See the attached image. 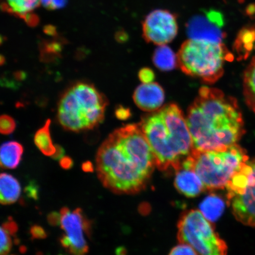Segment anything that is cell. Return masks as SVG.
<instances>
[{"mask_svg": "<svg viewBox=\"0 0 255 255\" xmlns=\"http://www.w3.org/2000/svg\"><path fill=\"white\" fill-rule=\"evenodd\" d=\"M1 162H0V167H1Z\"/></svg>", "mask_w": 255, "mask_h": 255, "instance_id": "cell-40", "label": "cell"}, {"mask_svg": "<svg viewBox=\"0 0 255 255\" xmlns=\"http://www.w3.org/2000/svg\"><path fill=\"white\" fill-rule=\"evenodd\" d=\"M6 59L4 55L0 54V66H2L5 65L6 63Z\"/></svg>", "mask_w": 255, "mask_h": 255, "instance_id": "cell-38", "label": "cell"}, {"mask_svg": "<svg viewBox=\"0 0 255 255\" xmlns=\"http://www.w3.org/2000/svg\"><path fill=\"white\" fill-rule=\"evenodd\" d=\"M177 64L186 75L213 84L222 77L226 62L234 56L224 44L189 39L177 54Z\"/></svg>", "mask_w": 255, "mask_h": 255, "instance_id": "cell-6", "label": "cell"}, {"mask_svg": "<svg viewBox=\"0 0 255 255\" xmlns=\"http://www.w3.org/2000/svg\"><path fill=\"white\" fill-rule=\"evenodd\" d=\"M180 243L190 245L199 255H226L227 246L200 210H190L178 223Z\"/></svg>", "mask_w": 255, "mask_h": 255, "instance_id": "cell-7", "label": "cell"}, {"mask_svg": "<svg viewBox=\"0 0 255 255\" xmlns=\"http://www.w3.org/2000/svg\"><path fill=\"white\" fill-rule=\"evenodd\" d=\"M247 12L248 14L253 15L255 13V5L251 4L247 8Z\"/></svg>", "mask_w": 255, "mask_h": 255, "instance_id": "cell-37", "label": "cell"}, {"mask_svg": "<svg viewBox=\"0 0 255 255\" xmlns=\"http://www.w3.org/2000/svg\"><path fill=\"white\" fill-rule=\"evenodd\" d=\"M51 120H46L44 125L38 129L34 136V142L37 148L46 156H52L56 152L50 134Z\"/></svg>", "mask_w": 255, "mask_h": 255, "instance_id": "cell-17", "label": "cell"}, {"mask_svg": "<svg viewBox=\"0 0 255 255\" xmlns=\"http://www.w3.org/2000/svg\"><path fill=\"white\" fill-rule=\"evenodd\" d=\"M225 19L222 12L214 9H203L194 15L187 24L190 39L222 43L226 34L223 31Z\"/></svg>", "mask_w": 255, "mask_h": 255, "instance_id": "cell-10", "label": "cell"}, {"mask_svg": "<svg viewBox=\"0 0 255 255\" xmlns=\"http://www.w3.org/2000/svg\"><path fill=\"white\" fill-rule=\"evenodd\" d=\"M107 105V98L94 85L76 82L60 96L57 120L68 131L78 133L93 129L103 122Z\"/></svg>", "mask_w": 255, "mask_h": 255, "instance_id": "cell-4", "label": "cell"}, {"mask_svg": "<svg viewBox=\"0 0 255 255\" xmlns=\"http://www.w3.org/2000/svg\"><path fill=\"white\" fill-rule=\"evenodd\" d=\"M24 193L28 198L37 200L39 199V187L34 182H31L25 188Z\"/></svg>", "mask_w": 255, "mask_h": 255, "instance_id": "cell-29", "label": "cell"}, {"mask_svg": "<svg viewBox=\"0 0 255 255\" xmlns=\"http://www.w3.org/2000/svg\"><path fill=\"white\" fill-rule=\"evenodd\" d=\"M47 222L50 226L56 227L60 224L61 222V215L57 212H52L47 215Z\"/></svg>", "mask_w": 255, "mask_h": 255, "instance_id": "cell-31", "label": "cell"}, {"mask_svg": "<svg viewBox=\"0 0 255 255\" xmlns=\"http://www.w3.org/2000/svg\"><path fill=\"white\" fill-rule=\"evenodd\" d=\"M244 94L247 105L255 114V57L245 72Z\"/></svg>", "mask_w": 255, "mask_h": 255, "instance_id": "cell-20", "label": "cell"}, {"mask_svg": "<svg viewBox=\"0 0 255 255\" xmlns=\"http://www.w3.org/2000/svg\"><path fill=\"white\" fill-rule=\"evenodd\" d=\"M169 255H198L196 251L186 244H181L174 247Z\"/></svg>", "mask_w": 255, "mask_h": 255, "instance_id": "cell-24", "label": "cell"}, {"mask_svg": "<svg viewBox=\"0 0 255 255\" xmlns=\"http://www.w3.org/2000/svg\"><path fill=\"white\" fill-rule=\"evenodd\" d=\"M11 248V238L3 228L0 227V255H7Z\"/></svg>", "mask_w": 255, "mask_h": 255, "instance_id": "cell-23", "label": "cell"}, {"mask_svg": "<svg viewBox=\"0 0 255 255\" xmlns=\"http://www.w3.org/2000/svg\"><path fill=\"white\" fill-rule=\"evenodd\" d=\"M17 124L13 118L8 115L0 116V133L3 135H10L14 132Z\"/></svg>", "mask_w": 255, "mask_h": 255, "instance_id": "cell-22", "label": "cell"}, {"mask_svg": "<svg viewBox=\"0 0 255 255\" xmlns=\"http://www.w3.org/2000/svg\"><path fill=\"white\" fill-rule=\"evenodd\" d=\"M55 147L56 152L55 154L52 156V158L54 159V160L58 161L64 157V155L65 154V150L62 145L59 144H56Z\"/></svg>", "mask_w": 255, "mask_h": 255, "instance_id": "cell-34", "label": "cell"}, {"mask_svg": "<svg viewBox=\"0 0 255 255\" xmlns=\"http://www.w3.org/2000/svg\"><path fill=\"white\" fill-rule=\"evenodd\" d=\"M99 179L118 194H134L144 189L155 160L141 127L129 124L105 140L96 157Z\"/></svg>", "mask_w": 255, "mask_h": 255, "instance_id": "cell-1", "label": "cell"}, {"mask_svg": "<svg viewBox=\"0 0 255 255\" xmlns=\"http://www.w3.org/2000/svg\"><path fill=\"white\" fill-rule=\"evenodd\" d=\"M153 62L162 71H170L177 64V57L173 51L167 46H159L153 56Z\"/></svg>", "mask_w": 255, "mask_h": 255, "instance_id": "cell-19", "label": "cell"}, {"mask_svg": "<svg viewBox=\"0 0 255 255\" xmlns=\"http://www.w3.org/2000/svg\"><path fill=\"white\" fill-rule=\"evenodd\" d=\"M255 44V28H242L239 32L235 47L241 56L247 57L253 49Z\"/></svg>", "mask_w": 255, "mask_h": 255, "instance_id": "cell-21", "label": "cell"}, {"mask_svg": "<svg viewBox=\"0 0 255 255\" xmlns=\"http://www.w3.org/2000/svg\"><path fill=\"white\" fill-rule=\"evenodd\" d=\"M233 213L243 224L255 226V175L245 164L226 186Z\"/></svg>", "mask_w": 255, "mask_h": 255, "instance_id": "cell-8", "label": "cell"}, {"mask_svg": "<svg viewBox=\"0 0 255 255\" xmlns=\"http://www.w3.org/2000/svg\"><path fill=\"white\" fill-rule=\"evenodd\" d=\"M2 228L8 233L9 235L14 236L18 231V226L12 218H8L7 221H6L2 224Z\"/></svg>", "mask_w": 255, "mask_h": 255, "instance_id": "cell-30", "label": "cell"}, {"mask_svg": "<svg viewBox=\"0 0 255 255\" xmlns=\"http://www.w3.org/2000/svg\"><path fill=\"white\" fill-rule=\"evenodd\" d=\"M139 78L143 84H149L152 82L155 79V74L151 69L143 68L139 71Z\"/></svg>", "mask_w": 255, "mask_h": 255, "instance_id": "cell-27", "label": "cell"}, {"mask_svg": "<svg viewBox=\"0 0 255 255\" xmlns=\"http://www.w3.org/2000/svg\"><path fill=\"white\" fill-rule=\"evenodd\" d=\"M61 228L65 235L60 237L61 246L71 255H87L89 246L85 236L91 237V222L81 208L71 210L63 207L60 210Z\"/></svg>", "mask_w": 255, "mask_h": 255, "instance_id": "cell-9", "label": "cell"}, {"mask_svg": "<svg viewBox=\"0 0 255 255\" xmlns=\"http://www.w3.org/2000/svg\"><path fill=\"white\" fill-rule=\"evenodd\" d=\"M82 168L83 171L86 172V173L94 171L93 164L90 161L84 162L82 165Z\"/></svg>", "mask_w": 255, "mask_h": 255, "instance_id": "cell-35", "label": "cell"}, {"mask_svg": "<svg viewBox=\"0 0 255 255\" xmlns=\"http://www.w3.org/2000/svg\"><path fill=\"white\" fill-rule=\"evenodd\" d=\"M116 114L118 119L121 120H126L128 119L130 113L129 110L127 109V108L120 107L118 108L117 110Z\"/></svg>", "mask_w": 255, "mask_h": 255, "instance_id": "cell-33", "label": "cell"}, {"mask_svg": "<svg viewBox=\"0 0 255 255\" xmlns=\"http://www.w3.org/2000/svg\"><path fill=\"white\" fill-rule=\"evenodd\" d=\"M193 149L200 151H224L245 133L243 117L238 102L218 89L200 88L186 119Z\"/></svg>", "mask_w": 255, "mask_h": 255, "instance_id": "cell-2", "label": "cell"}, {"mask_svg": "<svg viewBox=\"0 0 255 255\" xmlns=\"http://www.w3.org/2000/svg\"><path fill=\"white\" fill-rule=\"evenodd\" d=\"M23 146L20 142L9 141L0 146V162L3 168L15 169L21 161Z\"/></svg>", "mask_w": 255, "mask_h": 255, "instance_id": "cell-15", "label": "cell"}, {"mask_svg": "<svg viewBox=\"0 0 255 255\" xmlns=\"http://www.w3.org/2000/svg\"><path fill=\"white\" fill-rule=\"evenodd\" d=\"M139 126L159 170L177 171L193 150L186 119L176 104H168L146 116Z\"/></svg>", "mask_w": 255, "mask_h": 255, "instance_id": "cell-3", "label": "cell"}, {"mask_svg": "<svg viewBox=\"0 0 255 255\" xmlns=\"http://www.w3.org/2000/svg\"><path fill=\"white\" fill-rule=\"evenodd\" d=\"M30 234L32 239H44L47 237V234L41 226L34 225L30 229Z\"/></svg>", "mask_w": 255, "mask_h": 255, "instance_id": "cell-26", "label": "cell"}, {"mask_svg": "<svg viewBox=\"0 0 255 255\" xmlns=\"http://www.w3.org/2000/svg\"><path fill=\"white\" fill-rule=\"evenodd\" d=\"M21 191L20 184L14 177L7 173L0 174V204H14L20 197Z\"/></svg>", "mask_w": 255, "mask_h": 255, "instance_id": "cell-16", "label": "cell"}, {"mask_svg": "<svg viewBox=\"0 0 255 255\" xmlns=\"http://www.w3.org/2000/svg\"><path fill=\"white\" fill-rule=\"evenodd\" d=\"M1 8L8 13L23 19L27 23L34 26L37 18L34 11L41 3V0H1Z\"/></svg>", "mask_w": 255, "mask_h": 255, "instance_id": "cell-14", "label": "cell"}, {"mask_svg": "<svg viewBox=\"0 0 255 255\" xmlns=\"http://www.w3.org/2000/svg\"><path fill=\"white\" fill-rule=\"evenodd\" d=\"M225 209L222 199L212 194L204 200L200 205V211L210 222H215L221 216Z\"/></svg>", "mask_w": 255, "mask_h": 255, "instance_id": "cell-18", "label": "cell"}, {"mask_svg": "<svg viewBox=\"0 0 255 255\" xmlns=\"http://www.w3.org/2000/svg\"><path fill=\"white\" fill-rule=\"evenodd\" d=\"M142 28L143 37L148 42L165 45L176 36L177 19L170 11L156 9L146 16Z\"/></svg>", "mask_w": 255, "mask_h": 255, "instance_id": "cell-11", "label": "cell"}, {"mask_svg": "<svg viewBox=\"0 0 255 255\" xmlns=\"http://www.w3.org/2000/svg\"><path fill=\"white\" fill-rule=\"evenodd\" d=\"M61 58L62 55L40 50V60L41 62L47 64H57L60 62Z\"/></svg>", "mask_w": 255, "mask_h": 255, "instance_id": "cell-25", "label": "cell"}, {"mask_svg": "<svg viewBox=\"0 0 255 255\" xmlns=\"http://www.w3.org/2000/svg\"><path fill=\"white\" fill-rule=\"evenodd\" d=\"M136 106L140 109L152 112L159 109L163 104L165 94L157 83L142 84L136 89L133 96Z\"/></svg>", "mask_w": 255, "mask_h": 255, "instance_id": "cell-12", "label": "cell"}, {"mask_svg": "<svg viewBox=\"0 0 255 255\" xmlns=\"http://www.w3.org/2000/svg\"><path fill=\"white\" fill-rule=\"evenodd\" d=\"M67 0H41V3L48 9L62 8L66 4Z\"/></svg>", "mask_w": 255, "mask_h": 255, "instance_id": "cell-28", "label": "cell"}, {"mask_svg": "<svg viewBox=\"0 0 255 255\" xmlns=\"http://www.w3.org/2000/svg\"><path fill=\"white\" fill-rule=\"evenodd\" d=\"M248 159L245 149L235 144L220 151H200L193 149L181 166L192 169L205 189H221L226 187Z\"/></svg>", "mask_w": 255, "mask_h": 255, "instance_id": "cell-5", "label": "cell"}, {"mask_svg": "<svg viewBox=\"0 0 255 255\" xmlns=\"http://www.w3.org/2000/svg\"><path fill=\"white\" fill-rule=\"evenodd\" d=\"M59 165L60 167L63 169V170H69L74 165V161L69 156H64L63 157L60 159Z\"/></svg>", "mask_w": 255, "mask_h": 255, "instance_id": "cell-32", "label": "cell"}, {"mask_svg": "<svg viewBox=\"0 0 255 255\" xmlns=\"http://www.w3.org/2000/svg\"><path fill=\"white\" fill-rule=\"evenodd\" d=\"M175 187L187 197L199 196L205 189L202 180L192 169L181 166L176 171Z\"/></svg>", "mask_w": 255, "mask_h": 255, "instance_id": "cell-13", "label": "cell"}, {"mask_svg": "<svg viewBox=\"0 0 255 255\" xmlns=\"http://www.w3.org/2000/svg\"><path fill=\"white\" fill-rule=\"evenodd\" d=\"M86 56H87V53H86L85 50H81L80 49L76 53L75 57L76 60H83L85 58Z\"/></svg>", "mask_w": 255, "mask_h": 255, "instance_id": "cell-36", "label": "cell"}, {"mask_svg": "<svg viewBox=\"0 0 255 255\" xmlns=\"http://www.w3.org/2000/svg\"><path fill=\"white\" fill-rule=\"evenodd\" d=\"M2 42H3L2 38L1 36H0V45H1V44H2Z\"/></svg>", "mask_w": 255, "mask_h": 255, "instance_id": "cell-39", "label": "cell"}]
</instances>
